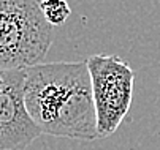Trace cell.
Listing matches in <instances>:
<instances>
[{"label":"cell","mask_w":160,"mask_h":150,"mask_svg":"<svg viewBox=\"0 0 160 150\" xmlns=\"http://www.w3.org/2000/svg\"><path fill=\"white\" fill-rule=\"evenodd\" d=\"M26 104L43 134L79 141L98 139L87 60L26 68Z\"/></svg>","instance_id":"obj_1"},{"label":"cell","mask_w":160,"mask_h":150,"mask_svg":"<svg viewBox=\"0 0 160 150\" xmlns=\"http://www.w3.org/2000/svg\"><path fill=\"white\" fill-rule=\"evenodd\" d=\"M52 43L43 0H0V68L43 63Z\"/></svg>","instance_id":"obj_2"},{"label":"cell","mask_w":160,"mask_h":150,"mask_svg":"<svg viewBox=\"0 0 160 150\" xmlns=\"http://www.w3.org/2000/svg\"><path fill=\"white\" fill-rule=\"evenodd\" d=\"M87 67L92 77L98 138H108L130 111L135 73L118 55H90Z\"/></svg>","instance_id":"obj_3"},{"label":"cell","mask_w":160,"mask_h":150,"mask_svg":"<svg viewBox=\"0 0 160 150\" xmlns=\"http://www.w3.org/2000/svg\"><path fill=\"white\" fill-rule=\"evenodd\" d=\"M43 133L26 104V68L0 73V150H24Z\"/></svg>","instance_id":"obj_4"},{"label":"cell","mask_w":160,"mask_h":150,"mask_svg":"<svg viewBox=\"0 0 160 150\" xmlns=\"http://www.w3.org/2000/svg\"><path fill=\"white\" fill-rule=\"evenodd\" d=\"M43 11L51 26H62L72 14L67 0H43Z\"/></svg>","instance_id":"obj_5"}]
</instances>
